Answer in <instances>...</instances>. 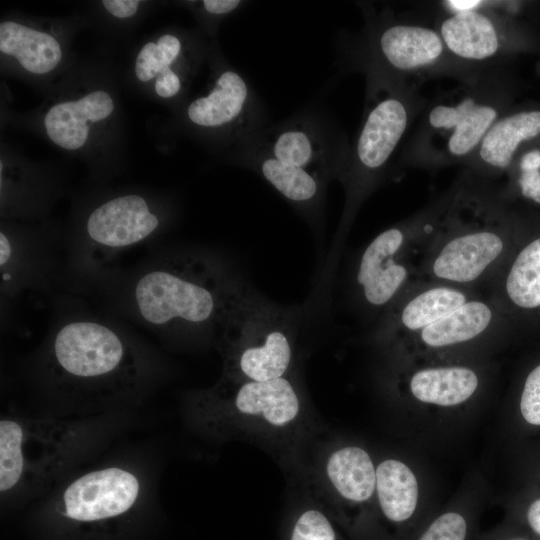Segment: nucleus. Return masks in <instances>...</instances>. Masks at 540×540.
<instances>
[{
	"label": "nucleus",
	"instance_id": "nucleus-1",
	"mask_svg": "<svg viewBox=\"0 0 540 540\" xmlns=\"http://www.w3.org/2000/svg\"><path fill=\"white\" fill-rule=\"evenodd\" d=\"M39 374L54 399L92 411L139 400L156 380L157 364L122 328L99 318L74 317L49 337Z\"/></svg>",
	"mask_w": 540,
	"mask_h": 540
},
{
	"label": "nucleus",
	"instance_id": "nucleus-2",
	"mask_svg": "<svg viewBox=\"0 0 540 540\" xmlns=\"http://www.w3.org/2000/svg\"><path fill=\"white\" fill-rule=\"evenodd\" d=\"M189 426L217 441H246L264 449L289 477L322 430L295 374L268 381L220 378L184 401Z\"/></svg>",
	"mask_w": 540,
	"mask_h": 540
},
{
	"label": "nucleus",
	"instance_id": "nucleus-3",
	"mask_svg": "<svg viewBox=\"0 0 540 540\" xmlns=\"http://www.w3.org/2000/svg\"><path fill=\"white\" fill-rule=\"evenodd\" d=\"M251 285L219 256L183 252L141 271L127 290L135 317L162 335L216 345Z\"/></svg>",
	"mask_w": 540,
	"mask_h": 540
},
{
	"label": "nucleus",
	"instance_id": "nucleus-4",
	"mask_svg": "<svg viewBox=\"0 0 540 540\" xmlns=\"http://www.w3.org/2000/svg\"><path fill=\"white\" fill-rule=\"evenodd\" d=\"M99 422L51 415L0 420V493L36 496L49 489L100 439Z\"/></svg>",
	"mask_w": 540,
	"mask_h": 540
},
{
	"label": "nucleus",
	"instance_id": "nucleus-5",
	"mask_svg": "<svg viewBox=\"0 0 540 540\" xmlns=\"http://www.w3.org/2000/svg\"><path fill=\"white\" fill-rule=\"evenodd\" d=\"M301 310L277 304L252 286L230 313L216 347L222 379L268 381L294 373Z\"/></svg>",
	"mask_w": 540,
	"mask_h": 540
},
{
	"label": "nucleus",
	"instance_id": "nucleus-6",
	"mask_svg": "<svg viewBox=\"0 0 540 540\" xmlns=\"http://www.w3.org/2000/svg\"><path fill=\"white\" fill-rule=\"evenodd\" d=\"M288 478L338 522H344L346 507L368 504L374 496L376 467L364 448L332 444L322 429Z\"/></svg>",
	"mask_w": 540,
	"mask_h": 540
},
{
	"label": "nucleus",
	"instance_id": "nucleus-7",
	"mask_svg": "<svg viewBox=\"0 0 540 540\" xmlns=\"http://www.w3.org/2000/svg\"><path fill=\"white\" fill-rule=\"evenodd\" d=\"M251 136L281 162L313 172L328 183L339 179L349 150L324 108L310 106L266 125Z\"/></svg>",
	"mask_w": 540,
	"mask_h": 540
},
{
	"label": "nucleus",
	"instance_id": "nucleus-8",
	"mask_svg": "<svg viewBox=\"0 0 540 540\" xmlns=\"http://www.w3.org/2000/svg\"><path fill=\"white\" fill-rule=\"evenodd\" d=\"M408 122L404 103L396 96L374 101L368 110L352 153L339 177L347 201L336 240L341 241L357 205L376 181L400 142Z\"/></svg>",
	"mask_w": 540,
	"mask_h": 540
},
{
	"label": "nucleus",
	"instance_id": "nucleus-9",
	"mask_svg": "<svg viewBox=\"0 0 540 540\" xmlns=\"http://www.w3.org/2000/svg\"><path fill=\"white\" fill-rule=\"evenodd\" d=\"M186 118L193 127L223 138L232 148L268 125L265 107L254 88L229 66L220 69L206 95L187 105Z\"/></svg>",
	"mask_w": 540,
	"mask_h": 540
},
{
	"label": "nucleus",
	"instance_id": "nucleus-10",
	"mask_svg": "<svg viewBox=\"0 0 540 540\" xmlns=\"http://www.w3.org/2000/svg\"><path fill=\"white\" fill-rule=\"evenodd\" d=\"M144 493L140 474L124 465H107L65 482L54 494L55 508L75 522H99L128 513Z\"/></svg>",
	"mask_w": 540,
	"mask_h": 540
},
{
	"label": "nucleus",
	"instance_id": "nucleus-11",
	"mask_svg": "<svg viewBox=\"0 0 540 540\" xmlns=\"http://www.w3.org/2000/svg\"><path fill=\"white\" fill-rule=\"evenodd\" d=\"M504 250L505 240L496 228L462 229L433 245L424 268L437 283L466 286L494 269Z\"/></svg>",
	"mask_w": 540,
	"mask_h": 540
},
{
	"label": "nucleus",
	"instance_id": "nucleus-12",
	"mask_svg": "<svg viewBox=\"0 0 540 540\" xmlns=\"http://www.w3.org/2000/svg\"><path fill=\"white\" fill-rule=\"evenodd\" d=\"M232 157L235 163L264 179L313 226L322 222L328 186L325 179L279 161L251 135L233 147Z\"/></svg>",
	"mask_w": 540,
	"mask_h": 540
},
{
	"label": "nucleus",
	"instance_id": "nucleus-13",
	"mask_svg": "<svg viewBox=\"0 0 540 540\" xmlns=\"http://www.w3.org/2000/svg\"><path fill=\"white\" fill-rule=\"evenodd\" d=\"M408 234L400 226L378 234L363 250L355 275L363 302L371 309H389L406 290L411 268L405 259Z\"/></svg>",
	"mask_w": 540,
	"mask_h": 540
},
{
	"label": "nucleus",
	"instance_id": "nucleus-14",
	"mask_svg": "<svg viewBox=\"0 0 540 540\" xmlns=\"http://www.w3.org/2000/svg\"><path fill=\"white\" fill-rule=\"evenodd\" d=\"M160 219L140 195L110 199L96 207L85 224L86 251L95 258H109L152 236Z\"/></svg>",
	"mask_w": 540,
	"mask_h": 540
},
{
	"label": "nucleus",
	"instance_id": "nucleus-15",
	"mask_svg": "<svg viewBox=\"0 0 540 540\" xmlns=\"http://www.w3.org/2000/svg\"><path fill=\"white\" fill-rule=\"evenodd\" d=\"M114 111L111 96L102 90L53 105L44 117L46 133L53 143L67 150L81 148L90 125L107 119Z\"/></svg>",
	"mask_w": 540,
	"mask_h": 540
},
{
	"label": "nucleus",
	"instance_id": "nucleus-16",
	"mask_svg": "<svg viewBox=\"0 0 540 540\" xmlns=\"http://www.w3.org/2000/svg\"><path fill=\"white\" fill-rule=\"evenodd\" d=\"M470 298L461 288L437 283L397 301L388 311L382 327L387 331L419 333L462 306Z\"/></svg>",
	"mask_w": 540,
	"mask_h": 540
},
{
	"label": "nucleus",
	"instance_id": "nucleus-17",
	"mask_svg": "<svg viewBox=\"0 0 540 540\" xmlns=\"http://www.w3.org/2000/svg\"><path fill=\"white\" fill-rule=\"evenodd\" d=\"M380 58L397 70H411L434 62L443 51L440 36L425 27L391 24L376 38Z\"/></svg>",
	"mask_w": 540,
	"mask_h": 540
},
{
	"label": "nucleus",
	"instance_id": "nucleus-18",
	"mask_svg": "<svg viewBox=\"0 0 540 540\" xmlns=\"http://www.w3.org/2000/svg\"><path fill=\"white\" fill-rule=\"evenodd\" d=\"M496 117L493 107L465 98L455 106H436L429 114V122L434 128L454 129L448 150L452 155L463 156L482 141Z\"/></svg>",
	"mask_w": 540,
	"mask_h": 540
},
{
	"label": "nucleus",
	"instance_id": "nucleus-19",
	"mask_svg": "<svg viewBox=\"0 0 540 540\" xmlns=\"http://www.w3.org/2000/svg\"><path fill=\"white\" fill-rule=\"evenodd\" d=\"M0 51L37 75L51 72L62 59V50L55 37L14 21L0 24Z\"/></svg>",
	"mask_w": 540,
	"mask_h": 540
},
{
	"label": "nucleus",
	"instance_id": "nucleus-20",
	"mask_svg": "<svg viewBox=\"0 0 540 540\" xmlns=\"http://www.w3.org/2000/svg\"><path fill=\"white\" fill-rule=\"evenodd\" d=\"M495 320V310L489 303L470 298L462 306L416 335L427 347L444 348L479 337Z\"/></svg>",
	"mask_w": 540,
	"mask_h": 540
},
{
	"label": "nucleus",
	"instance_id": "nucleus-21",
	"mask_svg": "<svg viewBox=\"0 0 540 540\" xmlns=\"http://www.w3.org/2000/svg\"><path fill=\"white\" fill-rule=\"evenodd\" d=\"M375 495L383 518L401 525L412 518L417 507L416 477L403 462L386 459L376 467Z\"/></svg>",
	"mask_w": 540,
	"mask_h": 540
},
{
	"label": "nucleus",
	"instance_id": "nucleus-22",
	"mask_svg": "<svg viewBox=\"0 0 540 540\" xmlns=\"http://www.w3.org/2000/svg\"><path fill=\"white\" fill-rule=\"evenodd\" d=\"M477 374L466 367L425 368L410 379V391L418 400L440 406H453L470 398L478 387Z\"/></svg>",
	"mask_w": 540,
	"mask_h": 540
},
{
	"label": "nucleus",
	"instance_id": "nucleus-23",
	"mask_svg": "<svg viewBox=\"0 0 540 540\" xmlns=\"http://www.w3.org/2000/svg\"><path fill=\"white\" fill-rule=\"evenodd\" d=\"M441 36L449 50L464 59H487L499 46L491 20L473 10L457 12L447 18L442 23Z\"/></svg>",
	"mask_w": 540,
	"mask_h": 540
},
{
	"label": "nucleus",
	"instance_id": "nucleus-24",
	"mask_svg": "<svg viewBox=\"0 0 540 540\" xmlns=\"http://www.w3.org/2000/svg\"><path fill=\"white\" fill-rule=\"evenodd\" d=\"M540 134V111L517 113L493 124L481 141L479 154L490 166L506 168L518 145Z\"/></svg>",
	"mask_w": 540,
	"mask_h": 540
},
{
	"label": "nucleus",
	"instance_id": "nucleus-25",
	"mask_svg": "<svg viewBox=\"0 0 540 540\" xmlns=\"http://www.w3.org/2000/svg\"><path fill=\"white\" fill-rule=\"evenodd\" d=\"M504 291L519 308L540 307V237L517 254L505 277Z\"/></svg>",
	"mask_w": 540,
	"mask_h": 540
},
{
	"label": "nucleus",
	"instance_id": "nucleus-26",
	"mask_svg": "<svg viewBox=\"0 0 540 540\" xmlns=\"http://www.w3.org/2000/svg\"><path fill=\"white\" fill-rule=\"evenodd\" d=\"M301 495L290 512L284 540H345L339 522L309 495Z\"/></svg>",
	"mask_w": 540,
	"mask_h": 540
},
{
	"label": "nucleus",
	"instance_id": "nucleus-27",
	"mask_svg": "<svg viewBox=\"0 0 540 540\" xmlns=\"http://www.w3.org/2000/svg\"><path fill=\"white\" fill-rule=\"evenodd\" d=\"M183 51L181 38L174 34H164L157 42L146 43L136 57V77L141 82H149L168 70H174V64L183 58Z\"/></svg>",
	"mask_w": 540,
	"mask_h": 540
},
{
	"label": "nucleus",
	"instance_id": "nucleus-28",
	"mask_svg": "<svg viewBox=\"0 0 540 540\" xmlns=\"http://www.w3.org/2000/svg\"><path fill=\"white\" fill-rule=\"evenodd\" d=\"M467 519L455 511L445 512L435 518L416 540H467Z\"/></svg>",
	"mask_w": 540,
	"mask_h": 540
},
{
	"label": "nucleus",
	"instance_id": "nucleus-29",
	"mask_svg": "<svg viewBox=\"0 0 540 540\" xmlns=\"http://www.w3.org/2000/svg\"><path fill=\"white\" fill-rule=\"evenodd\" d=\"M523 421L531 427H540V364L526 376L519 399Z\"/></svg>",
	"mask_w": 540,
	"mask_h": 540
},
{
	"label": "nucleus",
	"instance_id": "nucleus-30",
	"mask_svg": "<svg viewBox=\"0 0 540 540\" xmlns=\"http://www.w3.org/2000/svg\"><path fill=\"white\" fill-rule=\"evenodd\" d=\"M520 170L519 185L522 194L540 203V151L533 150L525 154L520 162Z\"/></svg>",
	"mask_w": 540,
	"mask_h": 540
},
{
	"label": "nucleus",
	"instance_id": "nucleus-31",
	"mask_svg": "<svg viewBox=\"0 0 540 540\" xmlns=\"http://www.w3.org/2000/svg\"><path fill=\"white\" fill-rule=\"evenodd\" d=\"M248 1L242 0H204L200 2V7L203 14L211 17V19L220 20L240 9L247 6Z\"/></svg>",
	"mask_w": 540,
	"mask_h": 540
},
{
	"label": "nucleus",
	"instance_id": "nucleus-32",
	"mask_svg": "<svg viewBox=\"0 0 540 540\" xmlns=\"http://www.w3.org/2000/svg\"><path fill=\"white\" fill-rule=\"evenodd\" d=\"M156 94L161 98H173L182 90L181 75L175 70H168L160 74L154 83Z\"/></svg>",
	"mask_w": 540,
	"mask_h": 540
},
{
	"label": "nucleus",
	"instance_id": "nucleus-33",
	"mask_svg": "<svg viewBox=\"0 0 540 540\" xmlns=\"http://www.w3.org/2000/svg\"><path fill=\"white\" fill-rule=\"evenodd\" d=\"M523 521L531 535L540 540V496H535L526 504Z\"/></svg>",
	"mask_w": 540,
	"mask_h": 540
},
{
	"label": "nucleus",
	"instance_id": "nucleus-34",
	"mask_svg": "<svg viewBox=\"0 0 540 540\" xmlns=\"http://www.w3.org/2000/svg\"><path fill=\"white\" fill-rule=\"evenodd\" d=\"M105 9L117 18H129L133 16L140 4L137 0H104Z\"/></svg>",
	"mask_w": 540,
	"mask_h": 540
},
{
	"label": "nucleus",
	"instance_id": "nucleus-35",
	"mask_svg": "<svg viewBox=\"0 0 540 540\" xmlns=\"http://www.w3.org/2000/svg\"><path fill=\"white\" fill-rule=\"evenodd\" d=\"M450 6L454 7L455 9L459 10V12L463 11H470L472 8L476 7L478 4H480V1L477 0H456V1H448L447 2Z\"/></svg>",
	"mask_w": 540,
	"mask_h": 540
},
{
	"label": "nucleus",
	"instance_id": "nucleus-36",
	"mask_svg": "<svg viewBox=\"0 0 540 540\" xmlns=\"http://www.w3.org/2000/svg\"><path fill=\"white\" fill-rule=\"evenodd\" d=\"M504 540H532L529 535L527 534H510L506 539Z\"/></svg>",
	"mask_w": 540,
	"mask_h": 540
}]
</instances>
